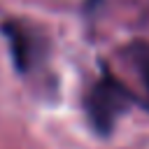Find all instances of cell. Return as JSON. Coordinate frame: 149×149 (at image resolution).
<instances>
[{
    "label": "cell",
    "mask_w": 149,
    "mask_h": 149,
    "mask_svg": "<svg viewBox=\"0 0 149 149\" xmlns=\"http://www.w3.org/2000/svg\"><path fill=\"white\" fill-rule=\"evenodd\" d=\"M137 70H140V77H142L144 86L149 88V49L147 47L137 54Z\"/></svg>",
    "instance_id": "3"
},
{
    "label": "cell",
    "mask_w": 149,
    "mask_h": 149,
    "mask_svg": "<svg viewBox=\"0 0 149 149\" xmlns=\"http://www.w3.org/2000/svg\"><path fill=\"white\" fill-rule=\"evenodd\" d=\"M133 100V93L121 84L107 68H102V74L91 84L86 95V112L91 126L100 135H109L116 119L128 109Z\"/></svg>",
    "instance_id": "1"
},
{
    "label": "cell",
    "mask_w": 149,
    "mask_h": 149,
    "mask_svg": "<svg viewBox=\"0 0 149 149\" xmlns=\"http://www.w3.org/2000/svg\"><path fill=\"white\" fill-rule=\"evenodd\" d=\"M0 28H2V33L9 42V54H12L16 72L26 74L35 65V58H37V51H40L37 37L19 21H5Z\"/></svg>",
    "instance_id": "2"
}]
</instances>
